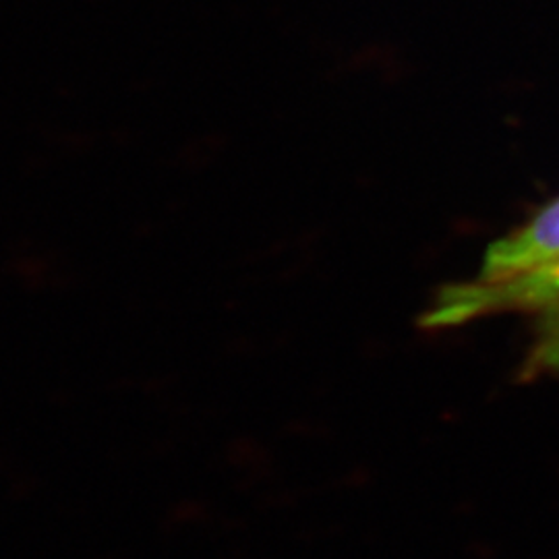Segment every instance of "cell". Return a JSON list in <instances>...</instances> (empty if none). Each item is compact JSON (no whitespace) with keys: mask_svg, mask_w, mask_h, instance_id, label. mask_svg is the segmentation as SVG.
Segmentation results:
<instances>
[{"mask_svg":"<svg viewBox=\"0 0 559 559\" xmlns=\"http://www.w3.org/2000/svg\"><path fill=\"white\" fill-rule=\"evenodd\" d=\"M501 311H520L537 320L528 369H559V260L510 278L448 286L420 323L425 328H445Z\"/></svg>","mask_w":559,"mask_h":559,"instance_id":"cell-1","label":"cell"},{"mask_svg":"<svg viewBox=\"0 0 559 559\" xmlns=\"http://www.w3.org/2000/svg\"><path fill=\"white\" fill-rule=\"evenodd\" d=\"M559 260V200L520 226L516 233L496 240L483 261V282L510 278Z\"/></svg>","mask_w":559,"mask_h":559,"instance_id":"cell-2","label":"cell"}]
</instances>
